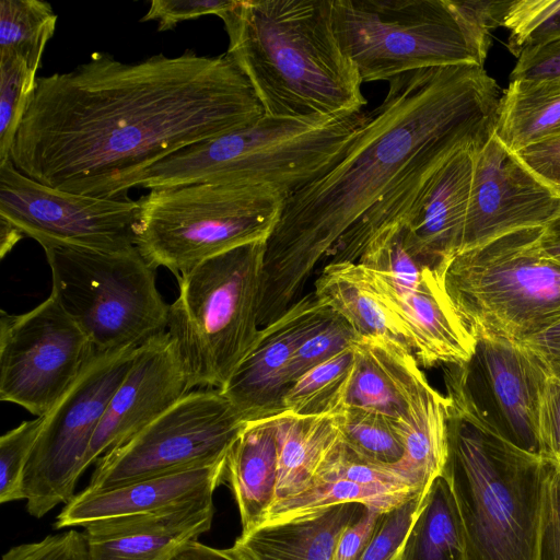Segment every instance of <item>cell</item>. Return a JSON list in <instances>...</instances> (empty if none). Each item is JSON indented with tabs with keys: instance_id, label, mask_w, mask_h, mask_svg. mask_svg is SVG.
Listing matches in <instances>:
<instances>
[{
	"instance_id": "obj_37",
	"label": "cell",
	"mask_w": 560,
	"mask_h": 560,
	"mask_svg": "<svg viewBox=\"0 0 560 560\" xmlns=\"http://www.w3.org/2000/svg\"><path fill=\"white\" fill-rule=\"evenodd\" d=\"M43 421L44 416L23 421L0 438L1 503L24 500V472Z\"/></svg>"
},
{
	"instance_id": "obj_19",
	"label": "cell",
	"mask_w": 560,
	"mask_h": 560,
	"mask_svg": "<svg viewBox=\"0 0 560 560\" xmlns=\"http://www.w3.org/2000/svg\"><path fill=\"white\" fill-rule=\"evenodd\" d=\"M365 268L377 294L400 322L420 366L459 365L470 360L476 338L455 310L441 273L424 268L416 288H399Z\"/></svg>"
},
{
	"instance_id": "obj_1",
	"label": "cell",
	"mask_w": 560,
	"mask_h": 560,
	"mask_svg": "<svg viewBox=\"0 0 560 560\" xmlns=\"http://www.w3.org/2000/svg\"><path fill=\"white\" fill-rule=\"evenodd\" d=\"M262 116L226 52L122 62L95 51L70 71L37 77L10 160L38 183L112 197L171 154Z\"/></svg>"
},
{
	"instance_id": "obj_26",
	"label": "cell",
	"mask_w": 560,
	"mask_h": 560,
	"mask_svg": "<svg viewBox=\"0 0 560 560\" xmlns=\"http://www.w3.org/2000/svg\"><path fill=\"white\" fill-rule=\"evenodd\" d=\"M313 292L345 318L360 337L383 338L409 348L400 322L377 294L362 264H325Z\"/></svg>"
},
{
	"instance_id": "obj_49",
	"label": "cell",
	"mask_w": 560,
	"mask_h": 560,
	"mask_svg": "<svg viewBox=\"0 0 560 560\" xmlns=\"http://www.w3.org/2000/svg\"><path fill=\"white\" fill-rule=\"evenodd\" d=\"M172 560H252L237 545L218 549L198 540L184 546Z\"/></svg>"
},
{
	"instance_id": "obj_15",
	"label": "cell",
	"mask_w": 560,
	"mask_h": 560,
	"mask_svg": "<svg viewBox=\"0 0 560 560\" xmlns=\"http://www.w3.org/2000/svg\"><path fill=\"white\" fill-rule=\"evenodd\" d=\"M140 201L63 191L0 164V217L40 246L120 252L136 246Z\"/></svg>"
},
{
	"instance_id": "obj_29",
	"label": "cell",
	"mask_w": 560,
	"mask_h": 560,
	"mask_svg": "<svg viewBox=\"0 0 560 560\" xmlns=\"http://www.w3.org/2000/svg\"><path fill=\"white\" fill-rule=\"evenodd\" d=\"M494 133L515 153L560 137V84L511 81L501 95Z\"/></svg>"
},
{
	"instance_id": "obj_18",
	"label": "cell",
	"mask_w": 560,
	"mask_h": 560,
	"mask_svg": "<svg viewBox=\"0 0 560 560\" xmlns=\"http://www.w3.org/2000/svg\"><path fill=\"white\" fill-rule=\"evenodd\" d=\"M334 313L314 292L300 296L261 327L254 347L221 390L245 422L277 416L291 387L290 366L301 343Z\"/></svg>"
},
{
	"instance_id": "obj_24",
	"label": "cell",
	"mask_w": 560,
	"mask_h": 560,
	"mask_svg": "<svg viewBox=\"0 0 560 560\" xmlns=\"http://www.w3.org/2000/svg\"><path fill=\"white\" fill-rule=\"evenodd\" d=\"M275 417L246 422L226 456L224 480L238 508L241 535L259 527L276 501L279 447Z\"/></svg>"
},
{
	"instance_id": "obj_10",
	"label": "cell",
	"mask_w": 560,
	"mask_h": 560,
	"mask_svg": "<svg viewBox=\"0 0 560 560\" xmlns=\"http://www.w3.org/2000/svg\"><path fill=\"white\" fill-rule=\"evenodd\" d=\"M51 295L96 352L137 348L166 331L167 305L155 268L133 246L120 252L44 247Z\"/></svg>"
},
{
	"instance_id": "obj_44",
	"label": "cell",
	"mask_w": 560,
	"mask_h": 560,
	"mask_svg": "<svg viewBox=\"0 0 560 560\" xmlns=\"http://www.w3.org/2000/svg\"><path fill=\"white\" fill-rule=\"evenodd\" d=\"M510 79L560 84V39L525 49L517 57Z\"/></svg>"
},
{
	"instance_id": "obj_33",
	"label": "cell",
	"mask_w": 560,
	"mask_h": 560,
	"mask_svg": "<svg viewBox=\"0 0 560 560\" xmlns=\"http://www.w3.org/2000/svg\"><path fill=\"white\" fill-rule=\"evenodd\" d=\"M57 14L40 0L0 1V56H16L37 73Z\"/></svg>"
},
{
	"instance_id": "obj_47",
	"label": "cell",
	"mask_w": 560,
	"mask_h": 560,
	"mask_svg": "<svg viewBox=\"0 0 560 560\" xmlns=\"http://www.w3.org/2000/svg\"><path fill=\"white\" fill-rule=\"evenodd\" d=\"M516 154L533 173L560 192V137L539 142Z\"/></svg>"
},
{
	"instance_id": "obj_30",
	"label": "cell",
	"mask_w": 560,
	"mask_h": 560,
	"mask_svg": "<svg viewBox=\"0 0 560 560\" xmlns=\"http://www.w3.org/2000/svg\"><path fill=\"white\" fill-rule=\"evenodd\" d=\"M465 533L459 511L443 476L429 487L406 538L400 560H465Z\"/></svg>"
},
{
	"instance_id": "obj_2",
	"label": "cell",
	"mask_w": 560,
	"mask_h": 560,
	"mask_svg": "<svg viewBox=\"0 0 560 560\" xmlns=\"http://www.w3.org/2000/svg\"><path fill=\"white\" fill-rule=\"evenodd\" d=\"M388 82L345 155L285 199L266 242L261 327L299 299L341 235L412 168L478 149L494 132L502 94L483 66L410 71Z\"/></svg>"
},
{
	"instance_id": "obj_41",
	"label": "cell",
	"mask_w": 560,
	"mask_h": 560,
	"mask_svg": "<svg viewBox=\"0 0 560 560\" xmlns=\"http://www.w3.org/2000/svg\"><path fill=\"white\" fill-rule=\"evenodd\" d=\"M234 0H153L140 20L159 21V32L174 28L178 23L208 14L219 18L236 5Z\"/></svg>"
},
{
	"instance_id": "obj_4",
	"label": "cell",
	"mask_w": 560,
	"mask_h": 560,
	"mask_svg": "<svg viewBox=\"0 0 560 560\" xmlns=\"http://www.w3.org/2000/svg\"><path fill=\"white\" fill-rule=\"evenodd\" d=\"M551 465L450 407L442 476L462 518L465 560H539Z\"/></svg>"
},
{
	"instance_id": "obj_50",
	"label": "cell",
	"mask_w": 560,
	"mask_h": 560,
	"mask_svg": "<svg viewBox=\"0 0 560 560\" xmlns=\"http://www.w3.org/2000/svg\"><path fill=\"white\" fill-rule=\"evenodd\" d=\"M540 243L549 256L560 261V215L542 228Z\"/></svg>"
},
{
	"instance_id": "obj_20",
	"label": "cell",
	"mask_w": 560,
	"mask_h": 560,
	"mask_svg": "<svg viewBox=\"0 0 560 560\" xmlns=\"http://www.w3.org/2000/svg\"><path fill=\"white\" fill-rule=\"evenodd\" d=\"M212 498L83 526L88 560H172L211 528Z\"/></svg>"
},
{
	"instance_id": "obj_27",
	"label": "cell",
	"mask_w": 560,
	"mask_h": 560,
	"mask_svg": "<svg viewBox=\"0 0 560 560\" xmlns=\"http://www.w3.org/2000/svg\"><path fill=\"white\" fill-rule=\"evenodd\" d=\"M451 402L427 382L406 419L395 422L405 454L394 466L411 485L428 490L444 470L448 457Z\"/></svg>"
},
{
	"instance_id": "obj_42",
	"label": "cell",
	"mask_w": 560,
	"mask_h": 560,
	"mask_svg": "<svg viewBox=\"0 0 560 560\" xmlns=\"http://www.w3.org/2000/svg\"><path fill=\"white\" fill-rule=\"evenodd\" d=\"M539 455L560 470V377L549 374L538 410Z\"/></svg>"
},
{
	"instance_id": "obj_31",
	"label": "cell",
	"mask_w": 560,
	"mask_h": 560,
	"mask_svg": "<svg viewBox=\"0 0 560 560\" xmlns=\"http://www.w3.org/2000/svg\"><path fill=\"white\" fill-rule=\"evenodd\" d=\"M419 492L421 491L371 487L342 478L317 480L303 492L273 503L261 525L290 521L341 503H359L369 509L387 512Z\"/></svg>"
},
{
	"instance_id": "obj_40",
	"label": "cell",
	"mask_w": 560,
	"mask_h": 560,
	"mask_svg": "<svg viewBox=\"0 0 560 560\" xmlns=\"http://www.w3.org/2000/svg\"><path fill=\"white\" fill-rule=\"evenodd\" d=\"M2 560H88V547L83 533L70 529L14 546L2 556Z\"/></svg>"
},
{
	"instance_id": "obj_43",
	"label": "cell",
	"mask_w": 560,
	"mask_h": 560,
	"mask_svg": "<svg viewBox=\"0 0 560 560\" xmlns=\"http://www.w3.org/2000/svg\"><path fill=\"white\" fill-rule=\"evenodd\" d=\"M511 3L512 1L453 0L456 11L486 56L491 43V32L503 26Z\"/></svg>"
},
{
	"instance_id": "obj_13",
	"label": "cell",
	"mask_w": 560,
	"mask_h": 560,
	"mask_svg": "<svg viewBox=\"0 0 560 560\" xmlns=\"http://www.w3.org/2000/svg\"><path fill=\"white\" fill-rule=\"evenodd\" d=\"M448 366L447 398L457 412L539 455L538 410L549 372L528 348L520 341L478 337L470 360Z\"/></svg>"
},
{
	"instance_id": "obj_7",
	"label": "cell",
	"mask_w": 560,
	"mask_h": 560,
	"mask_svg": "<svg viewBox=\"0 0 560 560\" xmlns=\"http://www.w3.org/2000/svg\"><path fill=\"white\" fill-rule=\"evenodd\" d=\"M542 228L509 232L446 265L445 290L475 338L522 341L560 319V261L544 250Z\"/></svg>"
},
{
	"instance_id": "obj_22",
	"label": "cell",
	"mask_w": 560,
	"mask_h": 560,
	"mask_svg": "<svg viewBox=\"0 0 560 560\" xmlns=\"http://www.w3.org/2000/svg\"><path fill=\"white\" fill-rule=\"evenodd\" d=\"M225 463L226 459L105 490L85 488L57 515L55 528L83 527L102 518L153 512L212 498L225 479Z\"/></svg>"
},
{
	"instance_id": "obj_12",
	"label": "cell",
	"mask_w": 560,
	"mask_h": 560,
	"mask_svg": "<svg viewBox=\"0 0 560 560\" xmlns=\"http://www.w3.org/2000/svg\"><path fill=\"white\" fill-rule=\"evenodd\" d=\"M245 424L221 390H191L126 443L98 458L86 489H110L224 460Z\"/></svg>"
},
{
	"instance_id": "obj_36",
	"label": "cell",
	"mask_w": 560,
	"mask_h": 560,
	"mask_svg": "<svg viewBox=\"0 0 560 560\" xmlns=\"http://www.w3.org/2000/svg\"><path fill=\"white\" fill-rule=\"evenodd\" d=\"M36 80V72L23 59L0 56V164L10 159Z\"/></svg>"
},
{
	"instance_id": "obj_45",
	"label": "cell",
	"mask_w": 560,
	"mask_h": 560,
	"mask_svg": "<svg viewBox=\"0 0 560 560\" xmlns=\"http://www.w3.org/2000/svg\"><path fill=\"white\" fill-rule=\"evenodd\" d=\"M539 560H560V470L553 465L546 488Z\"/></svg>"
},
{
	"instance_id": "obj_39",
	"label": "cell",
	"mask_w": 560,
	"mask_h": 560,
	"mask_svg": "<svg viewBox=\"0 0 560 560\" xmlns=\"http://www.w3.org/2000/svg\"><path fill=\"white\" fill-rule=\"evenodd\" d=\"M425 491L384 512L360 560H400L408 533L420 512Z\"/></svg>"
},
{
	"instance_id": "obj_28",
	"label": "cell",
	"mask_w": 560,
	"mask_h": 560,
	"mask_svg": "<svg viewBox=\"0 0 560 560\" xmlns=\"http://www.w3.org/2000/svg\"><path fill=\"white\" fill-rule=\"evenodd\" d=\"M275 419L279 447L276 503L310 487L324 462L341 443V433L336 416L283 411Z\"/></svg>"
},
{
	"instance_id": "obj_23",
	"label": "cell",
	"mask_w": 560,
	"mask_h": 560,
	"mask_svg": "<svg viewBox=\"0 0 560 560\" xmlns=\"http://www.w3.org/2000/svg\"><path fill=\"white\" fill-rule=\"evenodd\" d=\"M355 371L347 406L406 419L411 402L428 382L412 351L392 340L359 337Z\"/></svg>"
},
{
	"instance_id": "obj_35",
	"label": "cell",
	"mask_w": 560,
	"mask_h": 560,
	"mask_svg": "<svg viewBox=\"0 0 560 560\" xmlns=\"http://www.w3.org/2000/svg\"><path fill=\"white\" fill-rule=\"evenodd\" d=\"M516 58L528 48L560 39V0H513L503 21Z\"/></svg>"
},
{
	"instance_id": "obj_3",
	"label": "cell",
	"mask_w": 560,
	"mask_h": 560,
	"mask_svg": "<svg viewBox=\"0 0 560 560\" xmlns=\"http://www.w3.org/2000/svg\"><path fill=\"white\" fill-rule=\"evenodd\" d=\"M332 0H245L223 13L226 54L248 79L264 115L329 118L368 101L337 39Z\"/></svg>"
},
{
	"instance_id": "obj_11",
	"label": "cell",
	"mask_w": 560,
	"mask_h": 560,
	"mask_svg": "<svg viewBox=\"0 0 560 560\" xmlns=\"http://www.w3.org/2000/svg\"><path fill=\"white\" fill-rule=\"evenodd\" d=\"M135 349L95 352L72 386L44 415L24 472L30 515L40 518L75 495L94 433L130 369Z\"/></svg>"
},
{
	"instance_id": "obj_8",
	"label": "cell",
	"mask_w": 560,
	"mask_h": 560,
	"mask_svg": "<svg viewBox=\"0 0 560 560\" xmlns=\"http://www.w3.org/2000/svg\"><path fill=\"white\" fill-rule=\"evenodd\" d=\"M285 199L224 183L153 188L139 199L136 247L155 269L164 267L178 279L209 258L267 242Z\"/></svg>"
},
{
	"instance_id": "obj_6",
	"label": "cell",
	"mask_w": 560,
	"mask_h": 560,
	"mask_svg": "<svg viewBox=\"0 0 560 560\" xmlns=\"http://www.w3.org/2000/svg\"><path fill=\"white\" fill-rule=\"evenodd\" d=\"M266 242L209 258L178 280L170 305L168 334L195 387L222 390L255 345L260 330Z\"/></svg>"
},
{
	"instance_id": "obj_48",
	"label": "cell",
	"mask_w": 560,
	"mask_h": 560,
	"mask_svg": "<svg viewBox=\"0 0 560 560\" xmlns=\"http://www.w3.org/2000/svg\"><path fill=\"white\" fill-rule=\"evenodd\" d=\"M520 342L542 362L549 374L560 377V319Z\"/></svg>"
},
{
	"instance_id": "obj_21",
	"label": "cell",
	"mask_w": 560,
	"mask_h": 560,
	"mask_svg": "<svg viewBox=\"0 0 560 560\" xmlns=\"http://www.w3.org/2000/svg\"><path fill=\"white\" fill-rule=\"evenodd\" d=\"M475 150L464 148L441 166L405 226L404 245L410 257L442 276L462 248Z\"/></svg>"
},
{
	"instance_id": "obj_38",
	"label": "cell",
	"mask_w": 560,
	"mask_h": 560,
	"mask_svg": "<svg viewBox=\"0 0 560 560\" xmlns=\"http://www.w3.org/2000/svg\"><path fill=\"white\" fill-rule=\"evenodd\" d=\"M359 337L352 326L334 312L295 351L290 366L291 385L312 368L353 346Z\"/></svg>"
},
{
	"instance_id": "obj_14",
	"label": "cell",
	"mask_w": 560,
	"mask_h": 560,
	"mask_svg": "<svg viewBox=\"0 0 560 560\" xmlns=\"http://www.w3.org/2000/svg\"><path fill=\"white\" fill-rule=\"evenodd\" d=\"M96 350L50 294L33 310L0 316V399L37 417L77 381Z\"/></svg>"
},
{
	"instance_id": "obj_51",
	"label": "cell",
	"mask_w": 560,
	"mask_h": 560,
	"mask_svg": "<svg viewBox=\"0 0 560 560\" xmlns=\"http://www.w3.org/2000/svg\"><path fill=\"white\" fill-rule=\"evenodd\" d=\"M25 235L20 229L7 219L0 217V257L1 259L11 252V249L23 238Z\"/></svg>"
},
{
	"instance_id": "obj_32",
	"label": "cell",
	"mask_w": 560,
	"mask_h": 560,
	"mask_svg": "<svg viewBox=\"0 0 560 560\" xmlns=\"http://www.w3.org/2000/svg\"><path fill=\"white\" fill-rule=\"evenodd\" d=\"M354 371L353 343L302 374L287 392L282 404L283 411L300 416L341 413L347 407Z\"/></svg>"
},
{
	"instance_id": "obj_9",
	"label": "cell",
	"mask_w": 560,
	"mask_h": 560,
	"mask_svg": "<svg viewBox=\"0 0 560 560\" xmlns=\"http://www.w3.org/2000/svg\"><path fill=\"white\" fill-rule=\"evenodd\" d=\"M334 30L363 83L410 71L483 66L453 0H332Z\"/></svg>"
},
{
	"instance_id": "obj_16",
	"label": "cell",
	"mask_w": 560,
	"mask_h": 560,
	"mask_svg": "<svg viewBox=\"0 0 560 560\" xmlns=\"http://www.w3.org/2000/svg\"><path fill=\"white\" fill-rule=\"evenodd\" d=\"M560 215V192L493 135L474 152L460 252L512 231L545 226Z\"/></svg>"
},
{
	"instance_id": "obj_34",
	"label": "cell",
	"mask_w": 560,
	"mask_h": 560,
	"mask_svg": "<svg viewBox=\"0 0 560 560\" xmlns=\"http://www.w3.org/2000/svg\"><path fill=\"white\" fill-rule=\"evenodd\" d=\"M336 419L342 443L361 458L392 467L402 459L401 438L395 422L386 416L347 406Z\"/></svg>"
},
{
	"instance_id": "obj_46",
	"label": "cell",
	"mask_w": 560,
	"mask_h": 560,
	"mask_svg": "<svg viewBox=\"0 0 560 560\" xmlns=\"http://www.w3.org/2000/svg\"><path fill=\"white\" fill-rule=\"evenodd\" d=\"M383 513L364 508L361 515L341 533L332 560H360Z\"/></svg>"
},
{
	"instance_id": "obj_25",
	"label": "cell",
	"mask_w": 560,
	"mask_h": 560,
	"mask_svg": "<svg viewBox=\"0 0 560 560\" xmlns=\"http://www.w3.org/2000/svg\"><path fill=\"white\" fill-rule=\"evenodd\" d=\"M365 506L341 503L241 535L237 545L252 560H332L337 541Z\"/></svg>"
},
{
	"instance_id": "obj_17",
	"label": "cell",
	"mask_w": 560,
	"mask_h": 560,
	"mask_svg": "<svg viewBox=\"0 0 560 560\" xmlns=\"http://www.w3.org/2000/svg\"><path fill=\"white\" fill-rule=\"evenodd\" d=\"M194 387L188 368L168 331L138 346L130 369L94 433L85 469L143 430Z\"/></svg>"
},
{
	"instance_id": "obj_5",
	"label": "cell",
	"mask_w": 560,
	"mask_h": 560,
	"mask_svg": "<svg viewBox=\"0 0 560 560\" xmlns=\"http://www.w3.org/2000/svg\"><path fill=\"white\" fill-rule=\"evenodd\" d=\"M368 115L307 119L264 115L253 125L171 154L128 180L122 191L224 183L260 187L289 198L345 155Z\"/></svg>"
}]
</instances>
